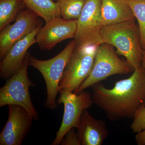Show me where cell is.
Masks as SVG:
<instances>
[{
	"label": "cell",
	"mask_w": 145,
	"mask_h": 145,
	"mask_svg": "<svg viewBox=\"0 0 145 145\" xmlns=\"http://www.w3.org/2000/svg\"><path fill=\"white\" fill-rule=\"evenodd\" d=\"M93 104L106 113L108 119L115 121L133 119L140 106L145 103V70L137 68L129 78L117 81L112 88L101 82L91 86Z\"/></svg>",
	"instance_id": "obj_1"
},
{
	"label": "cell",
	"mask_w": 145,
	"mask_h": 145,
	"mask_svg": "<svg viewBox=\"0 0 145 145\" xmlns=\"http://www.w3.org/2000/svg\"><path fill=\"white\" fill-rule=\"evenodd\" d=\"M101 35L103 43L115 47L134 69L142 67L144 49L135 20L104 26Z\"/></svg>",
	"instance_id": "obj_2"
},
{
	"label": "cell",
	"mask_w": 145,
	"mask_h": 145,
	"mask_svg": "<svg viewBox=\"0 0 145 145\" xmlns=\"http://www.w3.org/2000/svg\"><path fill=\"white\" fill-rule=\"evenodd\" d=\"M76 46L75 40L70 42L62 51L52 59H38L30 56L29 66L37 69L44 78L47 90L46 100L44 105L54 110L57 107L56 97L59 92V86L65 67Z\"/></svg>",
	"instance_id": "obj_3"
},
{
	"label": "cell",
	"mask_w": 145,
	"mask_h": 145,
	"mask_svg": "<svg viewBox=\"0 0 145 145\" xmlns=\"http://www.w3.org/2000/svg\"><path fill=\"white\" fill-rule=\"evenodd\" d=\"M30 56L28 52L19 70L0 88V107L10 105L20 106L37 121L39 113L33 105L29 91V88L36 86L28 75Z\"/></svg>",
	"instance_id": "obj_4"
},
{
	"label": "cell",
	"mask_w": 145,
	"mask_h": 145,
	"mask_svg": "<svg viewBox=\"0 0 145 145\" xmlns=\"http://www.w3.org/2000/svg\"><path fill=\"white\" fill-rule=\"evenodd\" d=\"M134 70L126 60L121 59L118 57L113 46L103 43L97 46L90 74L74 93H80L112 75L127 74Z\"/></svg>",
	"instance_id": "obj_5"
},
{
	"label": "cell",
	"mask_w": 145,
	"mask_h": 145,
	"mask_svg": "<svg viewBox=\"0 0 145 145\" xmlns=\"http://www.w3.org/2000/svg\"><path fill=\"white\" fill-rule=\"evenodd\" d=\"M99 46V45H98ZM98 46H76L61 78L59 91L75 92L92 70Z\"/></svg>",
	"instance_id": "obj_6"
},
{
	"label": "cell",
	"mask_w": 145,
	"mask_h": 145,
	"mask_svg": "<svg viewBox=\"0 0 145 145\" xmlns=\"http://www.w3.org/2000/svg\"><path fill=\"white\" fill-rule=\"evenodd\" d=\"M102 0H87L77 20L74 40L76 46L83 47L103 43L101 35Z\"/></svg>",
	"instance_id": "obj_7"
},
{
	"label": "cell",
	"mask_w": 145,
	"mask_h": 145,
	"mask_svg": "<svg viewBox=\"0 0 145 145\" xmlns=\"http://www.w3.org/2000/svg\"><path fill=\"white\" fill-rule=\"evenodd\" d=\"M59 92L57 104L64 105V111L61 124L56 132V137L51 144L52 145L60 144L69 131L72 128H77L83 112L93 104L91 94L84 90L78 94L68 91H61Z\"/></svg>",
	"instance_id": "obj_8"
},
{
	"label": "cell",
	"mask_w": 145,
	"mask_h": 145,
	"mask_svg": "<svg viewBox=\"0 0 145 145\" xmlns=\"http://www.w3.org/2000/svg\"><path fill=\"white\" fill-rule=\"evenodd\" d=\"M40 17L26 8L19 13L15 23L0 32V59L2 60L16 43L31 33L42 22Z\"/></svg>",
	"instance_id": "obj_9"
},
{
	"label": "cell",
	"mask_w": 145,
	"mask_h": 145,
	"mask_svg": "<svg viewBox=\"0 0 145 145\" xmlns=\"http://www.w3.org/2000/svg\"><path fill=\"white\" fill-rule=\"evenodd\" d=\"M8 106V120L0 133V145H22L34 119L22 106L12 105Z\"/></svg>",
	"instance_id": "obj_10"
},
{
	"label": "cell",
	"mask_w": 145,
	"mask_h": 145,
	"mask_svg": "<svg viewBox=\"0 0 145 145\" xmlns=\"http://www.w3.org/2000/svg\"><path fill=\"white\" fill-rule=\"evenodd\" d=\"M77 20L53 18L41 27L36 36V43L41 50H50L59 43L75 38Z\"/></svg>",
	"instance_id": "obj_11"
},
{
	"label": "cell",
	"mask_w": 145,
	"mask_h": 145,
	"mask_svg": "<svg viewBox=\"0 0 145 145\" xmlns=\"http://www.w3.org/2000/svg\"><path fill=\"white\" fill-rule=\"evenodd\" d=\"M42 24L24 38L16 43L0 63V77L9 79L20 68L28 52L29 48L36 43V36Z\"/></svg>",
	"instance_id": "obj_12"
},
{
	"label": "cell",
	"mask_w": 145,
	"mask_h": 145,
	"mask_svg": "<svg viewBox=\"0 0 145 145\" xmlns=\"http://www.w3.org/2000/svg\"><path fill=\"white\" fill-rule=\"evenodd\" d=\"M77 129L81 145H102L109 135L105 122L95 119L87 109L83 112Z\"/></svg>",
	"instance_id": "obj_13"
},
{
	"label": "cell",
	"mask_w": 145,
	"mask_h": 145,
	"mask_svg": "<svg viewBox=\"0 0 145 145\" xmlns=\"http://www.w3.org/2000/svg\"><path fill=\"white\" fill-rule=\"evenodd\" d=\"M101 19L103 26L135 20L127 0H102Z\"/></svg>",
	"instance_id": "obj_14"
},
{
	"label": "cell",
	"mask_w": 145,
	"mask_h": 145,
	"mask_svg": "<svg viewBox=\"0 0 145 145\" xmlns=\"http://www.w3.org/2000/svg\"><path fill=\"white\" fill-rule=\"evenodd\" d=\"M28 8L43 19L45 22L61 17L58 3L53 0H23Z\"/></svg>",
	"instance_id": "obj_15"
},
{
	"label": "cell",
	"mask_w": 145,
	"mask_h": 145,
	"mask_svg": "<svg viewBox=\"0 0 145 145\" xmlns=\"http://www.w3.org/2000/svg\"><path fill=\"white\" fill-rule=\"evenodd\" d=\"M26 8L23 0H0V31L16 21L19 13Z\"/></svg>",
	"instance_id": "obj_16"
},
{
	"label": "cell",
	"mask_w": 145,
	"mask_h": 145,
	"mask_svg": "<svg viewBox=\"0 0 145 145\" xmlns=\"http://www.w3.org/2000/svg\"><path fill=\"white\" fill-rule=\"evenodd\" d=\"M87 0H57L61 16L65 20H77Z\"/></svg>",
	"instance_id": "obj_17"
},
{
	"label": "cell",
	"mask_w": 145,
	"mask_h": 145,
	"mask_svg": "<svg viewBox=\"0 0 145 145\" xmlns=\"http://www.w3.org/2000/svg\"><path fill=\"white\" fill-rule=\"evenodd\" d=\"M138 23L141 44L145 47V0H127Z\"/></svg>",
	"instance_id": "obj_18"
},
{
	"label": "cell",
	"mask_w": 145,
	"mask_h": 145,
	"mask_svg": "<svg viewBox=\"0 0 145 145\" xmlns=\"http://www.w3.org/2000/svg\"><path fill=\"white\" fill-rule=\"evenodd\" d=\"M133 119L130 127L133 133H138L145 129V103L138 108Z\"/></svg>",
	"instance_id": "obj_19"
},
{
	"label": "cell",
	"mask_w": 145,
	"mask_h": 145,
	"mask_svg": "<svg viewBox=\"0 0 145 145\" xmlns=\"http://www.w3.org/2000/svg\"><path fill=\"white\" fill-rule=\"evenodd\" d=\"M60 145H81L79 135L78 132H75V128H72L66 133Z\"/></svg>",
	"instance_id": "obj_20"
},
{
	"label": "cell",
	"mask_w": 145,
	"mask_h": 145,
	"mask_svg": "<svg viewBox=\"0 0 145 145\" xmlns=\"http://www.w3.org/2000/svg\"><path fill=\"white\" fill-rule=\"evenodd\" d=\"M135 141L138 145H145V129L137 133L135 137Z\"/></svg>",
	"instance_id": "obj_21"
},
{
	"label": "cell",
	"mask_w": 145,
	"mask_h": 145,
	"mask_svg": "<svg viewBox=\"0 0 145 145\" xmlns=\"http://www.w3.org/2000/svg\"><path fill=\"white\" fill-rule=\"evenodd\" d=\"M142 67L145 70V47L143 50L142 60Z\"/></svg>",
	"instance_id": "obj_22"
},
{
	"label": "cell",
	"mask_w": 145,
	"mask_h": 145,
	"mask_svg": "<svg viewBox=\"0 0 145 145\" xmlns=\"http://www.w3.org/2000/svg\"></svg>",
	"instance_id": "obj_23"
}]
</instances>
